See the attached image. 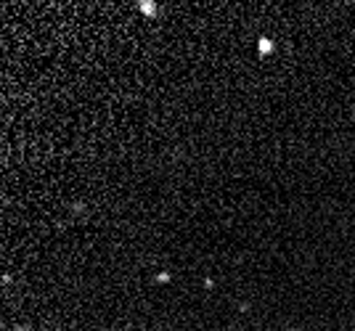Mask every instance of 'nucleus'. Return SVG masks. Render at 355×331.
<instances>
[{
  "mask_svg": "<svg viewBox=\"0 0 355 331\" xmlns=\"http://www.w3.org/2000/svg\"><path fill=\"white\" fill-rule=\"evenodd\" d=\"M141 11H146L149 16H154V6L151 3H141Z\"/></svg>",
  "mask_w": 355,
  "mask_h": 331,
  "instance_id": "2",
  "label": "nucleus"
},
{
  "mask_svg": "<svg viewBox=\"0 0 355 331\" xmlns=\"http://www.w3.org/2000/svg\"><path fill=\"white\" fill-rule=\"evenodd\" d=\"M270 50H273V43H268V40L262 37V40H260V53L265 56V53H270Z\"/></svg>",
  "mask_w": 355,
  "mask_h": 331,
  "instance_id": "1",
  "label": "nucleus"
}]
</instances>
